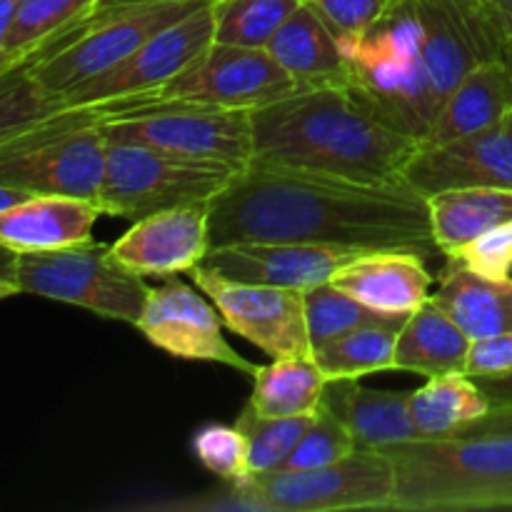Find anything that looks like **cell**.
<instances>
[{"label":"cell","mask_w":512,"mask_h":512,"mask_svg":"<svg viewBox=\"0 0 512 512\" xmlns=\"http://www.w3.org/2000/svg\"><path fill=\"white\" fill-rule=\"evenodd\" d=\"M245 240L440 253L428 198L405 180H355L250 163L210 203V248Z\"/></svg>","instance_id":"1"},{"label":"cell","mask_w":512,"mask_h":512,"mask_svg":"<svg viewBox=\"0 0 512 512\" xmlns=\"http://www.w3.org/2000/svg\"><path fill=\"white\" fill-rule=\"evenodd\" d=\"M253 163L343 175L403 180L420 140L400 133L368 108L348 83H315L250 110Z\"/></svg>","instance_id":"2"},{"label":"cell","mask_w":512,"mask_h":512,"mask_svg":"<svg viewBox=\"0 0 512 512\" xmlns=\"http://www.w3.org/2000/svg\"><path fill=\"white\" fill-rule=\"evenodd\" d=\"M395 465L393 510L470 512L512 508V405L488 413L448 438L388 445Z\"/></svg>","instance_id":"3"},{"label":"cell","mask_w":512,"mask_h":512,"mask_svg":"<svg viewBox=\"0 0 512 512\" xmlns=\"http://www.w3.org/2000/svg\"><path fill=\"white\" fill-rule=\"evenodd\" d=\"M348 88L400 133L425 143L440 100L425 60L423 25L413 0H398L345 48Z\"/></svg>","instance_id":"4"},{"label":"cell","mask_w":512,"mask_h":512,"mask_svg":"<svg viewBox=\"0 0 512 512\" xmlns=\"http://www.w3.org/2000/svg\"><path fill=\"white\" fill-rule=\"evenodd\" d=\"M108 135L95 108H65L0 140V185L98 203Z\"/></svg>","instance_id":"5"},{"label":"cell","mask_w":512,"mask_h":512,"mask_svg":"<svg viewBox=\"0 0 512 512\" xmlns=\"http://www.w3.org/2000/svg\"><path fill=\"white\" fill-rule=\"evenodd\" d=\"M205 0H120L103 5L93 15L58 35L45 45L30 70L40 88L53 95L60 105L80 85L108 73L128 55H133L145 40L165 30L203 5Z\"/></svg>","instance_id":"6"},{"label":"cell","mask_w":512,"mask_h":512,"mask_svg":"<svg viewBox=\"0 0 512 512\" xmlns=\"http://www.w3.org/2000/svg\"><path fill=\"white\" fill-rule=\"evenodd\" d=\"M395 465L383 450L358 448L333 465L273 470L228 483L225 498L210 508L263 512L393 510Z\"/></svg>","instance_id":"7"},{"label":"cell","mask_w":512,"mask_h":512,"mask_svg":"<svg viewBox=\"0 0 512 512\" xmlns=\"http://www.w3.org/2000/svg\"><path fill=\"white\" fill-rule=\"evenodd\" d=\"M98 110L108 140L140 143L170 150L185 158L213 160L235 170L253 163V120L250 110L208 103H143L115 100L88 105Z\"/></svg>","instance_id":"8"},{"label":"cell","mask_w":512,"mask_h":512,"mask_svg":"<svg viewBox=\"0 0 512 512\" xmlns=\"http://www.w3.org/2000/svg\"><path fill=\"white\" fill-rule=\"evenodd\" d=\"M238 170L213 160L185 158L170 150L108 140L98 205L105 215L148 218L183 205H210Z\"/></svg>","instance_id":"9"},{"label":"cell","mask_w":512,"mask_h":512,"mask_svg":"<svg viewBox=\"0 0 512 512\" xmlns=\"http://www.w3.org/2000/svg\"><path fill=\"white\" fill-rule=\"evenodd\" d=\"M15 283L23 293L78 305L128 325L138 323L150 295L145 280L110 258L108 245L95 240L18 255Z\"/></svg>","instance_id":"10"},{"label":"cell","mask_w":512,"mask_h":512,"mask_svg":"<svg viewBox=\"0 0 512 512\" xmlns=\"http://www.w3.org/2000/svg\"><path fill=\"white\" fill-rule=\"evenodd\" d=\"M303 83L293 78L265 48L215 43L195 63L148 95L143 103H208L255 110L285 98ZM128 100V98H125Z\"/></svg>","instance_id":"11"},{"label":"cell","mask_w":512,"mask_h":512,"mask_svg":"<svg viewBox=\"0 0 512 512\" xmlns=\"http://www.w3.org/2000/svg\"><path fill=\"white\" fill-rule=\"evenodd\" d=\"M215 40V0H205L188 15L145 40L133 55L63 98L65 108H88L148 95L183 73Z\"/></svg>","instance_id":"12"},{"label":"cell","mask_w":512,"mask_h":512,"mask_svg":"<svg viewBox=\"0 0 512 512\" xmlns=\"http://www.w3.org/2000/svg\"><path fill=\"white\" fill-rule=\"evenodd\" d=\"M190 280L215 303L223 323L233 333L258 345L270 358H303L313 355L305 323V295L300 290L273 285L240 283L198 265Z\"/></svg>","instance_id":"13"},{"label":"cell","mask_w":512,"mask_h":512,"mask_svg":"<svg viewBox=\"0 0 512 512\" xmlns=\"http://www.w3.org/2000/svg\"><path fill=\"white\" fill-rule=\"evenodd\" d=\"M223 315L203 290L178 278L150 288L138 333L163 353L195 363H218L253 378L258 365L238 353L223 333Z\"/></svg>","instance_id":"14"},{"label":"cell","mask_w":512,"mask_h":512,"mask_svg":"<svg viewBox=\"0 0 512 512\" xmlns=\"http://www.w3.org/2000/svg\"><path fill=\"white\" fill-rule=\"evenodd\" d=\"M373 250L338 248V245L290 243V240H245L210 248L200 265L240 280V283L273 285V288L305 290L330 283L335 273Z\"/></svg>","instance_id":"15"},{"label":"cell","mask_w":512,"mask_h":512,"mask_svg":"<svg viewBox=\"0 0 512 512\" xmlns=\"http://www.w3.org/2000/svg\"><path fill=\"white\" fill-rule=\"evenodd\" d=\"M403 180L425 198L455 188H512V115L483 133L420 145Z\"/></svg>","instance_id":"16"},{"label":"cell","mask_w":512,"mask_h":512,"mask_svg":"<svg viewBox=\"0 0 512 512\" xmlns=\"http://www.w3.org/2000/svg\"><path fill=\"white\" fill-rule=\"evenodd\" d=\"M210 250V205H183L135 220L108 245L110 258L140 278H175L190 273Z\"/></svg>","instance_id":"17"},{"label":"cell","mask_w":512,"mask_h":512,"mask_svg":"<svg viewBox=\"0 0 512 512\" xmlns=\"http://www.w3.org/2000/svg\"><path fill=\"white\" fill-rule=\"evenodd\" d=\"M368 308L385 315H410L433 295L425 258L410 250H373L345 265L330 280Z\"/></svg>","instance_id":"18"},{"label":"cell","mask_w":512,"mask_h":512,"mask_svg":"<svg viewBox=\"0 0 512 512\" xmlns=\"http://www.w3.org/2000/svg\"><path fill=\"white\" fill-rule=\"evenodd\" d=\"M100 215L95 200L30 195L0 210V245L23 255L88 243Z\"/></svg>","instance_id":"19"},{"label":"cell","mask_w":512,"mask_h":512,"mask_svg":"<svg viewBox=\"0 0 512 512\" xmlns=\"http://www.w3.org/2000/svg\"><path fill=\"white\" fill-rule=\"evenodd\" d=\"M512 115V73L505 58L485 60L450 90L433 130L420 145L448 143L495 128Z\"/></svg>","instance_id":"20"},{"label":"cell","mask_w":512,"mask_h":512,"mask_svg":"<svg viewBox=\"0 0 512 512\" xmlns=\"http://www.w3.org/2000/svg\"><path fill=\"white\" fill-rule=\"evenodd\" d=\"M323 405L348 425L358 448L383 450L418 440L410 418V393L363 388L358 380H328Z\"/></svg>","instance_id":"21"},{"label":"cell","mask_w":512,"mask_h":512,"mask_svg":"<svg viewBox=\"0 0 512 512\" xmlns=\"http://www.w3.org/2000/svg\"><path fill=\"white\" fill-rule=\"evenodd\" d=\"M430 300L458 323L470 340L512 330V278H485L448 258Z\"/></svg>","instance_id":"22"},{"label":"cell","mask_w":512,"mask_h":512,"mask_svg":"<svg viewBox=\"0 0 512 512\" xmlns=\"http://www.w3.org/2000/svg\"><path fill=\"white\" fill-rule=\"evenodd\" d=\"M265 50L303 85L348 80L343 45L308 3H300V8L268 40Z\"/></svg>","instance_id":"23"},{"label":"cell","mask_w":512,"mask_h":512,"mask_svg":"<svg viewBox=\"0 0 512 512\" xmlns=\"http://www.w3.org/2000/svg\"><path fill=\"white\" fill-rule=\"evenodd\" d=\"M473 340L448 318L433 300L420 305L405 320L395 345V370L403 373L445 375L465 373L468 350Z\"/></svg>","instance_id":"24"},{"label":"cell","mask_w":512,"mask_h":512,"mask_svg":"<svg viewBox=\"0 0 512 512\" xmlns=\"http://www.w3.org/2000/svg\"><path fill=\"white\" fill-rule=\"evenodd\" d=\"M433 238L445 258L512 220V188H455L428 198Z\"/></svg>","instance_id":"25"},{"label":"cell","mask_w":512,"mask_h":512,"mask_svg":"<svg viewBox=\"0 0 512 512\" xmlns=\"http://www.w3.org/2000/svg\"><path fill=\"white\" fill-rule=\"evenodd\" d=\"M490 405L478 380L465 373L433 375L423 388L410 390V418L418 438H448L483 418Z\"/></svg>","instance_id":"26"},{"label":"cell","mask_w":512,"mask_h":512,"mask_svg":"<svg viewBox=\"0 0 512 512\" xmlns=\"http://www.w3.org/2000/svg\"><path fill=\"white\" fill-rule=\"evenodd\" d=\"M325 385H328V378L313 355L275 358L273 363L258 365L248 405L255 413L270 415V418L315 415L323 405Z\"/></svg>","instance_id":"27"},{"label":"cell","mask_w":512,"mask_h":512,"mask_svg":"<svg viewBox=\"0 0 512 512\" xmlns=\"http://www.w3.org/2000/svg\"><path fill=\"white\" fill-rule=\"evenodd\" d=\"M410 315H395L383 323H370L340 335L313 358L328 380H360L365 375L395 370V345Z\"/></svg>","instance_id":"28"},{"label":"cell","mask_w":512,"mask_h":512,"mask_svg":"<svg viewBox=\"0 0 512 512\" xmlns=\"http://www.w3.org/2000/svg\"><path fill=\"white\" fill-rule=\"evenodd\" d=\"M103 0H18L5 38L10 63L35 58L58 35L68 33L100 8Z\"/></svg>","instance_id":"29"},{"label":"cell","mask_w":512,"mask_h":512,"mask_svg":"<svg viewBox=\"0 0 512 512\" xmlns=\"http://www.w3.org/2000/svg\"><path fill=\"white\" fill-rule=\"evenodd\" d=\"M303 0H215V43L265 48Z\"/></svg>","instance_id":"30"},{"label":"cell","mask_w":512,"mask_h":512,"mask_svg":"<svg viewBox=\"0 0 512 512\" xmlns=\"http://www.w3.org/2000/svg\"><path fill=\"white\" fill-rule=\"evenodd\" d=\"M303 295L305 323H308V338L313 353L333 343V340H338L340 335L363 328V325L383 323V320L395 318V315H385L368 308L360 300H355L353 295L335 288L333 283L315 285V288L305 290Z\"/></svg>","instance_id":"31"},{"label":"cell","mask_w":512,"mask_h":512,"mask_svg":"<svg viewBox=\"0 0 512 512\" xmlns=\"http://www.w3.org/2000/svg\"><path fill=\"white\" fill-rule=\"evenodd\" d=\"M315 415H298V418H270V415L255 413L245 405L235 425L248 440V465L250 475L273 473L283 468L303 435L308 433Z\"/></svg>","instance_id":"32"},{"label":"cell","mask_w":512,"mask_h":512,"mask_svg":"<svg viewBox=\"0 0 512 512\" xmlns=\"http://www.w3.org/2000/svg\"><path fill=\"white\" fill-rule=\"evenodd\" d=\"M58 110H63V105L40 88L30 70V60L0 70V140L30 128Z\"/></svg>","instance_id":"33"},{"label":"cell","mask_w":512,"mask_h":512,"mask_svg":"<svg viewBox=\"0 0 512 512\" xmlns=\"http://www.w3.org/2000/svg\"><path fill=\"white\" fill-rule=\"evenodd\" d=\"M355 450H358V443H355L348 425L333 410L320 405L308 433L303 435L298 448L290 453V458L285 460L280 470L323 468V465H333L338 460L348 458Z\"/></svg>","instance_id":"34"},{"label":"cell","mask_w":512,"mask_h":512,"mask_svg":"<svg viewBox=\"0 0 512 512\" xmlns=\"http://www.w3.org/2000/svg\"><path fill=\"white\" fill-rule=\"evenodd\" d=\"M193 453L200 465L223 483H238L250 475L248 440L238 425H200L193 435Z\"/></svg>","instance_id":"35"},{"label":"cell","mask_w":512,"mask_h":512,"mask_svg":"<svg viewBox=\"0 0 512 512\" xmlns=\"http://www.w3.org/2000/svg\"><path fill=\"white\" fill-rule=\"evenodd\" d=\"M318 10L343 50L368 28H373L398 0H303Z\"/></svg>","instance_id":"36"},{"label":"cell","mask_w":512,"mask_h":512,"mask_svg":"<svg viewBox=\"0 0 512 512\" xmlns=\"http://www.w3.org/2000/svg\"><path fill=\"white\" fill-rule=\"evenodd\" d=\"M453 260L463 263L473 273L485 278L505 280L512 273V220L495 225L488 233L478 235L468 245L450 255Z\"/></svg>","instance_id":"37"},{"label":"cell","mask_w":512,"mask_h":512,"mask_svg":"<svg viewBox=\"0 0 512 512\" xmlns=\"http://www.w3.org/2000/svg\"><path fill=\"white\" fill-rule=\"evenodd\" d=\"M508 373H512V330L470 343L465 375L473 380H490Z\"/></svg>","instance_id":"38"},{"label":"cell","mask_w":512,"mask_h":512,"mask_svg":"<svg viewBox=\"0 0 512 512\" xmlns=\"http://www.w3.org/2000/svg\"><path fill=\"white\" fill-rule=\"evenodd\" d=\"M478 383L493 405H512V373L503 375V378L478 380Z\"/></svg>","instance_id":"39"},{"label":"cell","mask_w":512,"mask_h":512,"mask_svg":"<svg viewBox=\"0 0 512 512\" xmlns=\"http://www.w3.org/2000/svg\"><path fill=\"white\" fill-rule=\"evenodd\" d=\"M15 5H18V0H0V70L15 65L10 63L8 55H5V38H8L10 23H13Z\"/></svg>","instance_id":"40"},{"label":"cell","mask_w":512,"mask_h":512,"mask_svg":"<svg viewBox=\"0 0 512 512\" xmlns=\"http://www.w3.org/2000/svg\"><path fill=\"white\" fill-rule=\"evenodd\" d=\"M490 8V13L498 20L500 30L505 33V40L512 43V0H483Z\"/></svg>","instance_id":"41"},{"label":"cell","mask_w":512,"mask_h":512,"mask_svg":"<svg viewBox=\"0 0 512 512\" xmlns=\"http://www.w3.org/2000/svg\"><path fill=\"white\" fill-rule=\"evenodd\" d=\"M15 268H18V253L0 245V278L13 280L15 283Z\"/></svg>","instance_id":"42"},{"label":"cell","mask_w":512,"mask_h":512,"mask_svg":"<svg viewBox=\"0 0 512 512\" xmlns=\"http://www.w3.org/2000/svg\"><path fill=\"white\" fill-rule=\"evenodd\" d=\"M25 198H30V193H25V190L13 188V185H0V210L10 208V205L20 203Z\"/></svg>","instance_id":"43"},{"label":"cell","mask_w":512,"mask_h":512,"mask_svg":"<svg viewBox=\"0 0 512 512\" xmlns=\"http://www.w3.org/2000/svg\"><path fill=\"white\" fill-rule=\"evenodd\" d=\"M20 293H23V290H20L18 283L0 278V300H8V298H13V295H20Z\"/></svg>","instance_id":"44"},{"label":"cell","mask_w":512,"mask_h":512,"mask_svg":"<svg viewBox=\"0 0 512 512\" xmlns=\"http://www.w3.org/2000/svg\"><path fill=\"white\" fill-rule=\"evenodd\" d=\"M505 63H508L510 73H512V43L505 45Z\"/></svg>","instance_id":"45"}]
</instances>
